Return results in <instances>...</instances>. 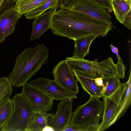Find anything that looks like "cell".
<instances>
[{
    "instance_id": "cb8c5ba5",
    "label": "cell",
    "mask_w": 131,
    "mask_h": 131,
    "mask_svg": "<svg viewBox=\"0 0 131 131\" xmlns=\"http://www.w3.org/2000/svg\"><path fill=\"white\" fill-rule=\"evenodd\" d=\"M116 74L119 78H123L125 77V67L123 61L121 58L118 60V61L116 64Z\"/></svg>"
},
{
    "instance_id": "4dcf8cb0",
    "label": "cell",
    "mask_w": 131,
    "mask_h": 131,
    "mask_svg": "<svg viewBox=\"0 0 131 131\" xmlns=\"http://www.w3.org/2000/svg\"><path fill=\"white\" fill-rule=\"evenodd\" d=\"M4 1V0H0V9Z\"/></svg>"
},
{
    "instance_id": "f1b7e54d",
    "label": "cell",
    "mask_w": 131,
    "mask_h": 131,
    "mask_svg": "<svg viewBox=\"0 0 131 131\" xmlns=\"http://www.w3.org/2000/svg\"><path fill=\"white\" fill-rule=\"evenodd\" d=\"M110 47L111 48L112 51L116 54L118 60L119 59L121 58L118 53V49L117 47H114L112 45H110Z\"/></svg>"
},
{
    "instance_id": "7402d4cb",
    "label": "cell",
    "mask_w": 131,
    "mask_h": 131,
    "mask_svg": "<svg viewBox=\"0 0 131 131\" xmlns=\"http://www.w3.org/2000/svg\"><path fill=\"white\" fill-rule=\"evenodd\" d=\"M13 108L12 100L10 98L0 106V129L10 117Z\"/></svg>"
},
{
    "instance_id": "7a4b0ae2",
    "label": "cell",
    "mask_w": 131,
    "mask_h": 131,
    "mask_svg": "<svg viewBox=\"0 0 131 131\" xmlns=\"http://www.w3.org/2000/svg\"><path fill=\"white\" fill-rule=\"evenodd\" d=\"M49 55L48 49L43 44L23 51L16 57L13 70L9 75L12 85L18 87L27 83L47 63Z\"/></svg>"
},
{
    "instance_id": "9a60e30c",
    "label": "cell",
    "mask_w": 131,
    "mask_h": 131,
    "mask_svg": "<svg viewBox=\"0 0 131 131\" xmlns=\"http://www.w3.org/2000/svg\"><path fill=\"white\" fill-rule=\"evenodd\" d=\"M104 102L102 120L96 131H103L108 128V126L116 115L119 106L109 98L103 97Z\"/></svg>"
},
{
    "instance_id": "ba28073f",
    "label": "cell",
    "mask_w": 131,
    "mask_h": 131,
    "mask_svg": "<svg viewBox=\"0 0 131 131\" xmlns=\"http://www.w3.org/2000/svg\"><path fill=\"white\" fill-rule=\"evenodd\" d=\"M54 80L68 92L76 95L79 91L77 81L75 79L73 72L66 61H60L52 70Z\"/></svg>"
},
{
    "instance_id": "44dd1931",
    "label": "cell",
    "mask_w": 131,
    "mask_h": 131,
    "mask_svg": "<svg viewBox=\"0 0 131 131\" xmlns=\"http://www.w3.org/2000/svg\"><path fill=\"white\" fill-rule=\"evenodd\" d=\"M13 92L12 85L8 78H0V106L9 98Z\"/></svg>"
},
{
    "instance_id": "e0dca14e",
    "label": "cell",
    "mask_w": 131,
    "mask_h": 131,
    "mask_svg": "<svg viewBox=\"0 0 131 131\" xmlns=\"http://www.w3.org/2000/svg\"><path fill=\"white\" fill-rule=\"evenodd\" d=\"M97 37L95 35L88 36L74 40L75 45L73 57L80 59L89 54V49L93 41Z\"/></svg>"
},
{
    "instance_id": "277c9868",
    "label": "cell",
    "mask_w": 131,
    "mask_h": 131,
    "mask_svg": "<svg viewBox=\"0 0 131 131\" xmlns=\"http://www.w3.org/2000/svg\"><path fill=\"white\" fill-rule=\"evenodd\" d=\"M65 61L73 71L85 72L96 77H102L103 79L116 74V64L111 57L100 62H97V59L90 61L73 56L67 57Z\"/></svg>"
},
{
    "instance_id": "4fadbf2b",
    "label": "cell",
    "mask_w": 131,
    "mask_h": 131,
    "mask_svg": "<svg viewBox=\"0 0 131 131\" xmlns=\"http://www.w3.org/2000/svg\"><path fill=\"white\" fill-rule=\"evenodd\" d=\"M58 8H52L35 18L32 24V31L30 37L32 41L39 39L49 29L51 28V19L55 10Z\"/></svg>"
},
{
    "instance_id": "7c38bea8",
    "label": "cell",
    "mask_w": 131,
    "mask_h": 131,
    "mask_svg": "<svg viewBox=\"0 0 131 131\" xmlns=\"http://www.w3.org/2000/svg\"><path fill=\"white\" fill-rule=\"evenodd\" d=\"M15 6L4 10L0 15V43L13 34L18 20L22 16Z\"/></svg>"
},
{
    "instance_id": "30bf717a",
    "label": "cell",
    "mask_w": 131,
    "mask_h": 131,
    "mask_svg": "<svg viewBox=\"0 0 131 131\" xmlns=\"http://www.w3.org/2000/svg\"><path fill=\"white\" fill-rule=\"evenodd\" d=\"M29 83L43 90L54 100H58L66 99H74L77 98L76 95L66 91L55 80L40 78L31 80Z\"/></svg>"
},
{
    "instance_id": "603a6c76",
    "label": "cell",
    "mask_w": 131,
    "mask_h": 131,
    "mask_svg": "<svg viewBox=\"0 0 131 131\" xmlns=\"http://www.w3.org/2000/svg\"><path fill=\"white\" fill-rule=\"evenodd\" d=\"M45 0H18L15 7L22 15L30 11Z\"/></svg>"
},
{
    "instance_id": "5b68a950",
    "label": "cell",
    "mask_w": 131,
    "mask_h": 131,
    "mask_svg": "<svg viewBox=\"0 0 131 131\" xmlns=\"http://www.w3.org/2000/svg\"><path fill=\"white\" fill-rule=\"evenodd\" d=\"M14 108L7 122L0 129L2 131H26L33 112L30 104L23 94L17 93L13 97Z\"/></svg>"
},
{
    "instance_id": "4316f807",
    "label": "cell",
    "mask_w": 131,
    "mask_h": 131,
    "mask_svg": "<svg viewBox=\"0 0 131 131\" xmlns=\"http://www.w3.org/2000/svg\"><path fill=\"white\" fill-rule=\"evenodd\" d=\"M131 12L130 10L126 17L123 24L125 27L130 30L131 29Z\"/></svg>"
},
{
    "instance_id": "83f0119b",
    "label": "cell",
    "mask_w": 131,
    "mask_h": 131,
    "mask_svg": "<svg viewBox=\"0 0 131 131\" xmlns=\"http://www.w3.org/2000/svg\"><path fill=\"white\" fill-rule=\"evenodd\" d=\"M94 82L98 86L102 88L104 87L103 80V78L101 77H98L94 79Z\"/></svg>"
},
{
    "instance_id": "d6986e66",
    "label": "cell",
    "mask_w": 131,
    "mask_h": 131,
    "mask_svg": "<svg viewBox=\"0 0 131 131\" xmlns=\"http://www.w3.org/2000/svg\"><path fill=\"white\" fill-rule=\"evenodd\" d=\"M127 86L125 93L116 114L108 125V128L114 124L129 108L131 103V73L130 69L129 78L127 82Z\"/></svg>"
},
{
    "instance_id": "d4e9b609",
    "label": "cell",
    "mask_w": 131,
    "mask_h": 131,
    "mask_svg": "<svg viewBox=\"0 0 131 131\" xmlns=\"http://www.w3.org/2000/svg\"><path fill=\"white\" fill-rule=\"evenodd\" d=\"M102 7L106 9L108 12H112L113 9L112 0H91Z\"/></svg>"
},
{
    "instance_id": "484cf974",
    "label": "cell",
    "mask_w": 131,
    "mask_h": 131,
    "mask_svg": "<svg viewBox=\"0 0 131 131\" xmlns=\"http://www.w3.org/2000/svg\"><path fill=\"white\" fill-rule=\"evenodd\" d=\"M74 0H59V6L61 8L69 9Z\"/></svg>"
},
{
    "instance_id": "8fae6325",
    "label": "cell",
    "mask_w": 131,
    "mask_h": 131,
    "mask_svg": "<svg viewBox=\"0 0 131 131\" xmlns=\"http://www.w3.org/2000/svg\"><path fill=\"white\" fill-rule=\"evenodd\" d=\"M104 87L102 88L103 97H107L120 105L127 89V83H121L116 74L113 76L103 79Z\"/></svg>"
},
{
    "instance_id": "52a82bcc",
    "label": "cell",
    "mask_w": 131,
    "mask_h": 131,
    "mask_svg": "<svg viewBox=\"0 0 131 131\" xmlns=\"http://www.w3.org/2000/svg\"><path fill=\"white\" fill-rule=\"evenodd\" d=\"M68 9L95 18L112 28L114 27L111 21L110 14L91 0H74Z\"/></svg>"
},
{
    "instance_id": "2e32d148",
    "label": "cell",
    "mask_w": 131,
    "mask_h": 131,
    "mask_svg": "<svg viewBox=\"0 0 131 131\" xmlns=\"http://www.w3.org/2000/svg\"><path fill=\"white\" fill-rule=\"evenodd\" d=\"M52 115L47 113L33 111L26 131H42L48 125V121Z\"/></svg>"
},
{
    "instance_id": "f546056e",
    "label": "cell",
    "mask_w": 131,
    "mask_h": 131,
    "mask_svg": "<svg viewBox=\"0 0 131 131\" xmlns=\"http://www.w3.org/2000/svg\"><path fill=\"white\" fill-rule=\"evenodd\" d=\"M54 131V130L51 127L47 125L43 129L42 131Z\"/></svg>"
},
{
    "instance_id": "d6a6232c",
    "label": "cell",
    "mask_w": 131,
    "mask_h": 131,
    "mask_svg": "<svg viewBox=\"0 0 131 131\" xmlns=\"http://www.w3.org/2000/svg\"></svg>"
},
{
    "instance_id": "3957f363",
    "label": "cell",
    "mask_w": 131,
    "mask_h": 131,
    "mask_svg": "<svg viewBox=\"0 0 131 131\" xmlns=\"http://www.w3.org/2000/svg\"><path fill=\"white\" fill-rule=\"evenodd\" d=\"M88 101L79 105L72 114L70 124L72 127L81 128L99 126L104 106L103 99L90 96Z\"/></svg>"
},
{
    "instance_id": "6da1fadb",
    "label": "cell",
    "mask_w": 131,
    "mask_h": 131,
    "mask_svg": "<svg viewBox=\"0 0 131 131\" xmlns=\"http://www.w3.org/2000/svg\"><path fill=\"white\" fill-rule=\"evenodd\" d=\"M51 28L53 35L74 40L90 35L104 37L112 29L110 26L95 18L61 8L52 16Z\"/></svg>"
},
{
    "instance_id": "9c48e42d",
    "label": "cell",
    "mask_w": 131,
    "mask_h": 131,
    "mask_svg": "<svg viewBox=\"0 0 131 131\" xmlns=\"http://www.w3.org/2000/svg\"><path fill=\"white\" fill-rule=\"evenodd\" d=\"M73 102L72 99H64L61 100L58 104L56 113L52 114L48 122V125L54 131H63L70 123Z\"/></svg>"
},
{
    "instance_id": "1f68e13d",
    "label": "cell",
    "mask_w": 131,
    "mask_h": 131,
    "mask_svg": "<svg viewBox=\"0 0 131 131\" xmlns=\"http://www.w3.org/2000/svg\"><path fill=\"white\" fill-rule=\"evenodd\" d=\"M6 1L7 2L9 1H12L13 2H16L18 0H6Z\"/></svg>"
},
{
    "instance_id": "ac0fdd59",
    "label": "cell",
    "mask_w": 131,
    "mask_h": 131,
    "mask_svg": "<svg viewBox=\"0 0 131 131\" xmlns=\"http://www.w3.org/2000/svg\"><path fill=\"white\" fill-rule=\"evenodd\" d=\"M111 4L116 19L123 24L125 19L131 10V0H112Z\"/></svg>"
},
{
    "instance_id": "5bb4252c",
    "label": "cell",
    "mask_w": 131,
    "mask_h": 131,
    "mask_svg": "<svg viewBox=\"0 0 131 131\" xmlns=\"http://www.w3.org/2000/svg\"><path fill=\"white\" fill-rule=\"evenodd\" d=\"M73 71L77 81L80 83L84 91L90 96L100 98L103 97L102 88L97 86L94 80L97 77L84 72Z\"/></svg>"
},
{
    "instance_id": "8992f818",
    "label": "cell",
    "mask_w": 131,
    "mask_h": 131,
    "mask_svg": "<svg viewBox=\"0 0 131 131\" xmlns=\"http://www.w3.org/2000/svg\"><path fill=\"white\" fill-rule=\"evenodd\" d=\"M21 93L29 101L34 111L47 112L51 110L53 99L43 90L34 85L26 83Z\"/></svg>"
},
{
    "instance_id": "ffe728a7",
    "label": "cell",
    "mask_w": 131,
    "mask_h": 131,
    "mask_svg": "<svg viewBox=\"0 0 131 131\" xmlns=\"http://www.w3.org/2000/svg\"><path fill=\"white\" fill-rule=\"evenodd\" d=\"M59 0H45L38 5L24 14L26 19L35 18L45 13L48 9L54 7L58 8Z\"/></svg>"
}]
</instances>
